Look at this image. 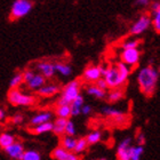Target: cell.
I'll return each mask as SVG.
<instances>
[{"mask_svg": "<svg viewBox=\"0 0 160 160\" xmlns=\"http://www.w3.org/2000/svg\"><path fill=\"white\" fill-rule=\"evenodd\" d=\"M101 69H102V78L107 82L109 89L122 88L132 73V68L120 61L116 62L114 64L101 65Z\"/></svg>", "mask_w": 160, "mask_h": 160, "instance_id": "6da1fadb", "label": "cell"}, {"mask_svg": "<svg viewBox=\"0 0 160 160\" xmlns=\"http://www.w3.org/2000/svg\"><path fill=\"white\" fill-rule=\"evenodd\" d=\"M159 71L153 65H145L141 68L137 73V83L141 93L147 97L153 96L158 87Z\"/></svg>", "mask_w": 160, "mask_h": 160, "instance_id": "7a4b0ae2", "label": "cell"}, {"mask_svg": "<svg viewBox=\"0 0 160 160\" xmlns=\"http://www.w3.org/2000/svg\"><path fill=\"white\" fill-rule=\"evenodd\" d=\"M7 98L12 105L14 107H22V108H30L33 107L37 103V97L36 95L31 93H25L21 88L16 89H9L7 94Z\"/></svg>", "mask_w": 160, "mask_h": 160, "instance_id": "3957f363", "label": "cell"}, {"mask_svg": "<svg viewBox=\"0 0 160 160\" xmlns=\"http://www.w3.org/2000/svg\"><path fill=\"white\" fill-rule=\"evenodd\" d=\"M82 87V81L80 79L71 80L69 82L61 88L60 97L57 100L58 104H70L72 101L80 95Z\"/></svg>", "mask_w": 160, "mask_h": 160, "instance_id": "277c9868", "label": "cell"}, {"mask_svg": "<svg viewBox=\"0 0 160 160\" xmlns=\"http://www.w3.org/2000/svg\"><path fill=\"white\" fill-rule=\"evenodd\" d=\"M32 8H33L32 0H15L10 7V20L17 21L23 18L30 14Z\"/></svg>", "mask_w": 160, "mask_h": 160, "instance_id": "5b68a950", "label": "cell"}, {"mask_svg": "<svg viewBox=\"0 0 160 160\" xmlns=\"http://www.w3.org/2000/svg\"><path fill=\"white\" fill-rule=\"evenodd\" d=\"M151 28V18L149 13L141 14L136 20L134 21L129 28V33L133 37H138L144 32H147Z\"/></svg>", "mask_w": 160, "mask_h": 160, "instance_id": "8992f818", "label": "cell"}, {"mask_svg": "<svg viewBox=\"0 0 160 160\" xmlns=\"http://www.w3.org/2000/svg\"><path fill=\"white\" fill-rule=\"evenodd\" d=\"M120 62L125 63L129 68H136L140 64L141 52L138 48H127L122 49L120 53Z\"/></svg>", "mask_w": 160, "mask_h": 160, "instance_id": "52a82bcc", "label": "cell"}, {"mask_svg": "<svg viewBox=\"0 0 160 160\" xmlns=\"http://www.w3.org/2000/svg\"><path fill=\"white\" fill-rule=\"evenodd\" d=\"M101 113L102 116L107 118V119L111 120L116 123H123L127 120V114L123 111L119 110L117 108L112 107V105H105L101 109Z\"/></svg>", "mask_w": 160, "mask_h": 160, "instance_id": "ba28073f", "label": "cell"}, {"mask_svg": "<svg viewBox=\"0 0 160 160\" xmlns=\"http://www.w3.org/2000/svg\"><path fill=\"white\" fill-rule=\"evenodd\" d=\"M100 78H102V69H101V65L92 64V65L86 67V69L83 70L82 77H81L80 80L87 85V83H95Z\"/></svg>", "mask_w": 160, "mask_h": 160, "instance_id": "9c48e42d", "label": "cell"}, {"mask_svg": "<svg viewBox=\"0 0 160 160\" xmlns=\"http://www.w3.org/2000/svg\"><path fill=\"white\" fill-rule=\"evenodd\" d=\"M34 70L37 71L38 73L41 74L46 80H50L55 77V68H54V63L52 61H39L34 65Z\"/></svg>", "mask_w": 160, "mask_h": 160, "instance_id": "30bf717a", "label": "cell"}, {"mask_svg": "<svg viewBox=\"0 0 160 160\" xmlns=\"http://www.w3.org/2000/svg\"><path fill=\"white\" fill-rule=\"evenodd\" d=\"M133 145V138L129 136L123 137L122 140L120 141L119 144L116 150V157L117 160H130L129 158V152H130V147Z\"/></svg>", "mask_w": 160, "mask_h": 160, "instance_id": "8fae6325", "label": "cell"}, {"mask_svg": "<svg viewBox=\"0 0 160 160\" xmlns=\"http://www.w3.org/2000/svg\"><path fill=\"white\" fill-rule=\"evenodd\" d=\"M46 81L47 80L45 79L41 74H39L37 71L34 70V72L32 73V76H31L29 79L25 80L23 85L27 87V89L29 90L30 93H37L38 90H39L40 88L45 85Z\"/></svg>", "mask_w": 160, "mask_h": 160, "instance_id": "7c38bea8", "label": "cell"}, {"mask_svg": "<svg viewBox=\"0 0 160 160\" xmlns=\"http://www.w3.org/2000/svg\"><path fill=\"white\" fill-rule=\"evenodd\" d=\"M53 117H54V112L52 110H41L39 112H37V113H34L29 119V127L31 128V127L38 126L40 123L52 121Z\"/></svg>", "mask_w": 160, "mask_h": 160, "instance_id": "4fadbf2b", "label": "cell"}, {"mask_svg": "<svg viewBox=\"0 0 160 160\" xmlns=\"http://www.w3.org/2000/svg\"><path fill=\"white\" fill-rule=\"evenodd\" d=\"M61 88H62V87L60 86V83L53 82V81L47 82L46 81L45 85H43V86L37 92V94L39 97H42V98H49V97H53V96H55L56 94L60 93Z\"/></svg>", "mask_w": 160, "mask_h": 160, "instance_id": "5bb4252c", "label": "cell"}, {"mask_svg": "<svg viewBox=\"0 0 160 160\" xmlns=\"http://www.w3.org/2000/svg\"><path fill=\"white\" fill-rule=\"evenodd\" d=\"M3 151H5V153H6L10 159L21 160L25 149H24L23 143L16 140L13 144H10L9 147H7L6 149H3Z\"/></svg>", "mask_w": 160, "mask_h": 160, "instance_id": "9a60e30c", "label": "cell"}, {"mask_svg": "<svg viewBox=\"0 0 160 160\" xmlns=\"http://www.w3.org/2000/svg\"><path fill=\"white\" fill-rule=\"evenodd\" d=\"M150 18L151 27L153 30L159 33L160 32V2L159 1H151L150 3Z\"/></svg>", "mask_w": 160, "mask_h": 160, "instance_id": "2e32d148", "label": "cell"}, {"mask_svg": "<svg viewBox=\"0 0 160 160\" xmlns=\"http://www.w3.org/2000/svg\"><path fill=\"white\" fill-rule=\"evenodd\" d=\"M52 157L54 160H80V156L74 153L73 151H68L58 145L53 150Z\"/></svg>", "mask_w": 160, "mask_h": 160, "instance_id": "e0dca14e", "label": "cell"}, {"mask_svg": "<svg viewBox=\"0 0 160 160\" xmlns=\"http://www.w3.org/2000/svg\"><path fill=\"white\" fill-rule=\"evenodd\" d=\"M54 68H55V73L64 78L70 77L71 74H72V72H73L72 67L68 62H64V61L55 62L54 63Z\"/></svg>", "mask_w": 160, "mask_h": 160, "instance_id": "ac0fdd59", "label": "cell"}, {"mask_svg": "<svg viewBox=\"0 0 160 160\" xmlns=\"http://www.w3.org/2000/svg\"><path fill=\"white\" fill-rule=\"evenodd\" d=\"M125 97V92H123L122 88H112V89H108L107 90V95H105V98L110 104L118 103L121 100H123Z\"/></svg>", "mask_w": 160, "mask_h": 160, "instance_id": "d6986e66", "label": "cell"}, {"mask_svg": "<svg viewBox=\"0 0 160 160\" xmlns=\"http://www.w3.org/2000/svg\"><path fill=\"white\" fill-rule=\"evenodd\" d=\"M85 90L89 96L96 98V100H104L107 95V90H103L98 88L95 83H87L85 86Z\"/></svg>", "mask_w": 160, "mask_h": 160, "instance_id": "ffe728a7", "label": "cell"}, {"mask_svg": "<svg viewBox=\"0 0 160 160\" xmlns=\"http://www.w3.org/2000/svg\"><path fill=\"white\" fill-rule=\"evenodd\" d=\"M54 116L56 118H63V119H70L71 118V108L70 104H56L55 110L53 111Z\"/></svg>", "mask_w": 160, "mask_h": 160, "instance_id": "44dd1931", "label": "cell"}, {"mask_svg": "<svg viewBox=\"0 0 160 160\" xmlns=\"http://www.w3.org/2000/svg\"><path fill=\"white\" fill-rule=\"evenodd\" d=\"M85 104V100H83L82 95L80 94L79 96L76 97L72 102L70 103L71 108V117H78L80 114V111H81V108Z\"/></svg>", "mask_w": 160, "mask_h": 160, "instance_id": "7402d4cb", "label": "cell"}, {"mask_svg": "<svg viewBox=\"0 0 160 160\" xmlns=\"http://www.w3.org/2000/svg\"><path fill=\"white\" fill-rule=\"evenodd\" d=\"M53 129V121H48V122L40 123L38 126L31 127L30 132L34 135H42V134L49 133Z\"/></svg>", "mask_w": 160, "mask_h": 160, "instance_id": "603a6c76", "label": "cell"}, {"mask_svg": "<svg viewBox=\"0 0 160 160\" xmlns=\"http://www.w3.org/2000/svg\"><path fill=\"white\" fill-rule=\"evenodd\" d=\"M16 141V137L13 133L10 132H1L0 133V148L1 149H6L7 147H9L10 144H13Z\"/></svg>", "mask_w": 160, "mask_h": 160, "instance_id": "cb8c5ba5", "label": "cell"}, {"mask_svg": "<svg viewBox=\"0 0 160 160\" xmlns=\"http://www.w3.org/2000/svg\"><path fill=\"white\" fill-rule=\"evenodd\" d=\"M102 137H103V133H102V130L93 129L87 134L85 138H86L88 145H94V144L100 143L101 141H102Z\"/></svg>", "mask_w": 160, "mask_h": 160, "instance_id": "d4e9b609", "label": "cell"}, {"mask_svg": "<svg viewBox=\"0 0 160 160\" xmlns=\"http://www.w3.org/2000/svg\"><path fill=\"white\" fill-rule=\"evenodd\" d=\"M76 142H77V138L76 136H70V135H63L61 136V142L60 145L63 149L68 151H73L74 147H76Z\"/></svg>", "mask_w": 160, "mask_h": 160, "instance_id": "484cf974", "label": "cell"}, {"mask_svg": "<svg viewBox=\"0 0 160 160\" xmlns=\"http://www.w3.org/2000/svg\"><path fill=\"white\" fill-rule=\"evenodd\" d=\"M68 119H63V118H56L53 121V132L56 136H63L64 135V128H65V123H67Z\"/></svg>", "mask_w": 160, "mask_h": 160, "instance_id": "4316f807", "label": "cell"}, {"mask_svg": "<svg viewBox=\"0 0 160 160\" xmlns=\"http://www.w3.org/2000/svg\"><path fill=\"white\" fill-rule=\"evenodd\" d=\"M144 153V145H138V144H133L130 147L129 158L130 160H141Z\"/></svg>", "mask_w": 160, "mask_h": 160, "instance_id": "83f0119b", "label": "cell"}, {"mask_svg": "<svg viewBox=\"0 0 160 160\" xmlns=\"http://www.w3.org/2000/svg\"><path fill=\"white\" fill-rule=\"evenodd\" d=\"M23 74L22 72H16V73L14 74L12 79L9 81V88L10 89H16V88H21V87L23 86Z\"/></svg>", "mask_w": 160, "mask_h": 160, "instance_id": "f1b7e54d", "label": "cell"}, {"mask_svg": "<svg viewBox=\"0 0 160 160\" xmlns=\"http://www.w3.org/2000/svg\"><path fill=\"white\" fill-rule=\"evenodd\" d=\"M87 149H88V143L85 137H79L77 138V142H76V147H74L73 152L77 154H82L83 152H86Z\"/></svg>", "mask_w": 160, "mask_h": 160, "instance_id": "f546056e", "label": "cell"}, {"mask_svg": "<svg viewBox=\"0 0 160 160\" xmlns=\"http://www.w3.org/2000/svg\"><path fill=\"white\" fill-rule=\"evenodd\" d=\"M21 160H42V157H41V153L38 150L30 149V150L24 151Z\"/></svg>", "mask_w": 160, "mask_h": 160, "instance_id": "4dcf8cb0", "label": "cell"}, {"mask_svg": "<svg viewBox=\"0 0 160 160\" xmlns=\"http://www.w3.org/2000/svg\"><path fill=\"white\" fill-rule=\"evenodd\" d=\"M140 46V40L137 39L136 37H132L128 38V39L123 40L121 42V48L122 49H127V48H138Z\"/></svg>", "mask_w": 160, "mask_h": 160, "instance_id": "1f68e13d", "label": "cell"}, {"mask_svg": "<svg viewBox=\"0 0 160 160\" xmlns=\"http://www.w3.org/2000/svg\"><path fill=\"white\" fill-rule=\"evenodd\" d=\"M76 133H77V128H76L74 122L71 119H68L67 123H65V128H64V135L76 136Z\"/></svg>", "mask_w": 160, "mask_h": 160, "instance_id": "d6a6232c", "label": "cell"}, {"mask_svg": "<svg viewBox=\"0 0 160 160\" xmlns=\"http://www.w3.org/2000/svg\"><path fill=\"white\" fill-rule=\"evenodd\" d=\"M10 122L13 123L14 126H22L25 122V114L17 112V113L13 114L10 117Z\"/></svg>", "mask_w": 160, "mask_h": 160, "instance_id": "836d02e7", "label": "cell"}, {"mask_svg": "<svg viewBox=\"0 0 160 160\" xmlns=\"http://www.w3.org/2000/svg\"><path fill=\"white\" fill-rule=\"evenodd\" d=\"M135 142L138 145H144L145 142H147V137H145V134L142 132V130H137L136 135H135Z\"/></svg>", "mask_w": 160, "mask_h": 160, "instance_id": "e575fe53", "label": "cell"}, {"mask_svg": "<svg viewBox=\"0 0 160 160\" xmlns=\"http://www.w3.org/2000/svg\"><path fill=\"white\" fill-rule=\"evenodd\" d=\"M150 3L151 0H135V6L138 8H148Z\"/></svg>", "mask_w": 160, "mask_h": 160, "instance_id": "d590c367", "label": "cell"}, {"mask_svg": "<svg viewBox=\"0 0 160 160\" xmlns=\"http://www.w3.org/2000/svg\"><path fill=\"white\" fill-rule=\"evenodd\" d=\"M93 112V108L88 105V104H83L82 108H81V111H80V114H83V116H89Z\"/></svg>", "mask_w": 160, "mask_h": 160, "instance_id": "8d00e7d4", "label": "cell"}, {"mask_svg": "<svg viewBox=\"0 0 160 160\" xmlns=\"http://www.w3.org/2000/svg\"><path fill=\"white\" fill-rule=\"evenodd\" d=\"M95 85H96L98 88H101V89H103V90H108V89H109V88H108L107 82L104 81L103 78H100V79H98L96 82H95Z\"/></svg>", "mask_w": 160, "mask_h": 160, "instance_id": "74e56055", "label": "cell"}, {"mask_svg": "<svg viewBox=\"0 0 160 160\" xmlns=\"http://www.w3.org/2000/svg\"><path fill=\"white\" fill-rule=\"evenodd\" d=\"M7 118V113H6V110L2 109V108H0V122H2L5 121V119Z\"/></svg>", "mask_w": 160, "mask_h": 160, "instance_id": "f35d334b", "label": "cell"}, {"mask_svg": "<svg viewBox=\"0 0 160 160\" xmlns=\"http://www.w3.org/2000/svg\"><path fill=\"white\" fill-rule=\"evenodd\" d=\"M100 160H108V159H100Z\"/></svg>", "mask_w": 160, "mask_h": 160, "instance_id": "ab89813d", "label": "cell"}, {"mask_svg": "<svg viewBox=\"0 0 160 160\" xmlns=\"http://www.w3.org/2000/svg\"><path fill=\"white\" fill-rule=\"evenodd\" d=\"M93 160H96V159H93Z\"/></svg>", "mask_w": 160, "mask_h": 160, "instance_id": "60d3db41", "label": "cell"}]
</instances>
